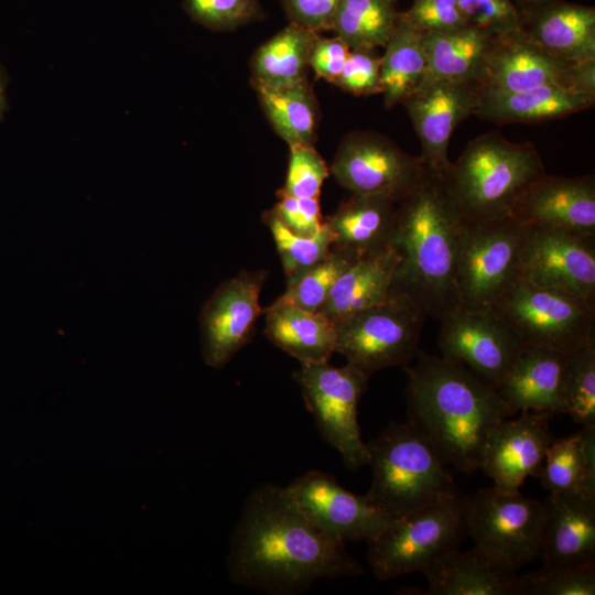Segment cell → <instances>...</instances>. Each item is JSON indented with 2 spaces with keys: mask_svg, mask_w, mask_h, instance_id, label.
I'll list each match as a JSON object with an SVG mask.
<instances>
[{
  "mask_svg": "<svg viewBox=\"0 0 595 595\" xmlns=\"http://www.w3.org/2000/svg\"><path fill=\"white\" fill-rule=\"evenodd\" d=\"M229 578L270 595L307 591L321 578L364 574L361 564L317 528L286 487L261 485L246 499L227 556Z\"/></svg>",
  "mask_w": 595,
  "mask_h": 595,
  "instance_id": "obj_1",
  "label": "cell"
},
{
  "mask_svg": "<svg viewBox=\"0 0 595 595\" xmlns=\"http://www.w3.org/2000/svg\"><path fill=\"white\" fill-rule=\"evenodd\" d=\"M403 367L408 422L447 466L479 469L489 433L511 416L498 390L462 364L421 350Z\"/></svg>",
  "mask_w": 595,
  "mask_h": 595,
  "instance_id": "obj_2",
  "label": "cell"
},
{
  "mask_svg": "<svg viewBox=\"0 0 595 595\" xmlns=\"http://www.w3.org/2000/svg\"><path fill=\"white\" fill-rule=\"evenodd\" d=\"M463 216L443 176L425 166L396 207L391 247L399 256L391 291L436 320L458 306L456 288Z\"/></svg>",
  "mask_w": 595,
  "mask_h": 595,
  "instance_id": "obj_3",
  "label": "cell"
},
{
  "mask_svg": "<svg viewBox=\"0 0 595 595\" xmlns=\"http://www.w3.org/2000/svg\"><path fill=\"white\" fill-rule=\"evenodd\" d=\"M367 444L368 500L394 519L461 495L428 440L409 422L391 423Z\"/></svg>",
  "mask_w": 595,
  "mask_h": 595,
  "instance_id": "obj_4",
  "label": "cell"
},
{
  "mask_svg": "<svg viewBox=\"0 0 595 595\" xmlns=\"http://www.w3.org/2000/svg\"><path fill=\"white\" fill-rule=\"evenodd\" d=\"M544 173L531 142H511L488 132L467 143L444 180L464 218L491 219L511 216L522 192Z\"/></svg>",
  "mask_w": 595,
  "mask_h": 595,
  "instance_id": "obj_5",
  "label": "cell"
},
{
  "mask_svg": "<svg viewBox=\"0 0 595 595\" xmlns=\"http://www.w3.org/2000/svg\"><path fill=\"white\" fill-rule=\"evenodd\" d=\"M466 536V495L461 494L391 519L367 542L368 560L379 581L423 573Z\"/></svg>",
  "mask_w": 595,
  "mask_h": 595,
  "instance_id": "obj_6",
  "label": "cell"
},
{
  "mask_svg": "<svg viewBox=\"0 0 595 595\" xmlns=\"http://www.w3.org/2000/svg\"><path fill=\"white\" fill-rule=\"evenodd\" d=\"M526 234L527 224L513 216L464 218L456 277L458 306L474 311L495 306L520 278Z\"/></svg>",
  "mask_w": 595,
  "mask_h": 595,
  "instance_id": "obj_7",
  "label": "cell"
},
{
  "mask_svg": "<svg viewBox=\"0 0 595 595\" xmlns=\"http://www.w3.org/2000/svg\"><path fill=\"white\" fill-rule=\"evenodd\" d=\"M426 316L405 294L389 296L335 323L336 353L368 378L415 359Z\"/></svg>",
  "mask_w": 595,
  "mask_h": 595,
  "instance_id": "obj_8",
  "label": "cell"
},
{
  "mask_svg": "<svg viewBox=\"0 0 595 595\" xmlns=\"http://www.w3.org/2000/svg\"><path fill=\"white\" fill-rule=\"evenodd\" d=\"M522 346L571 351L595 337V304L519 278L491 309Z\"/></svg>",
  "mask_w": 595,
  "mask_h": 595,
  "instance_id": "obj_9",
  "label": "cell"
},
{
  "mask_svg": "<svg viewBox=\"0 0 595 595\" xmlns=\"http://www.w3.org/2000/svg\"><path fill=\"white\" fill-rule=\"evenodd\" d=\"M293 377L323 439L340 454L346 468L367 465L357 409L369 378L348 363L335 367L328 361L300 364Z\"/></svg>",
  "mask_w": 595,
  "mask_h": 595,
  "instance_id": "obj_10",
  "label": "cell"
},
{
  "mask_svg": "<svg viewBox=\"0 0 595 595\" xmlns=\"http://www.w3.org/2000/svg\"><path fill=\"white\" fill-rule=\"evenodd\" d=\"M477 85L480 90L494 93H519L552 85L595 93V61L560 57L518 29L494 36Z\"/></svg>",
  "mask_w": 595,
  "mask_h": 595,
  "instance_id": "obj_11",
  "label": "cell"
},
{
  "mask_svg": "<svg viewBox=\"0 0 595 595\" xmlns=\"http://www.w3.org/2000/svg\"><path fill=\"white\" fill-rule=\"evenodd\" d=\"M542 501L495 486L466 495V533L517 570L538 558Z\"/></svg>",
  "mask_w": 595,
  "mask_h": 595,
  "instance_id": "obj_12",
  "label": "cell"
},
{
  "mask_svg": "<svg viewBox=\"0 0 595 595\" xmlns=\"http://www.w3.org/2000/svg\"><path fill=\"white\" fill-rule=\"evenodd\" d=\"M425 170L388 137L357 130L342 140L329 173L351 194L386 195L397 203L416 184Z\"/></svg>",
  "mask_w": 595,
  "mask_h": 595,
  "instance_id": "obj_13",
  "label": "cell"
},
{
  "mask_svg": "<svg viewBox=\"0 0 595 595\" xmlns=\"http://www.w3.org/2000/svg\"><path fill=\"white\" fill-rule=\"evenodd\" d=\"M268 275L266 269L242 270L223 281L203 304L199 331L206 365L224 367L251 340L263 313L259 299Z\"/></svg>",
  "mask_w": 595,
  "mask_h": 595,
  "instance_id": "obj_14",
  "label": "cell"
},
{
  "mask_svg": "<svg viewBox=\"0 0 595 595\" xmlns=\"http://www.w3.org/2000/svg\"><path fill=\"white\" fill-rule=\"evenodd\" d=\"M520 278L595 304V236L527 224Z\"/></svg>",
  "mask_w": 595,
  "mask_h": 595,
  "instance_id": "obj_15",
  "label": "cell"
},
{
  "mask_svg": "<svg viewBox=\"0 0 595 595\" xmlns=\"http://www.w3.org/2000/svg\"><path fill=\"white\" fill-rule=\"evenodd\" d=\"M439 321L442 356L497 389L523 347L512 329L493 310L457 306Z\"/></svg>",
  "mask_w": 595,
  "mask_h": 595,
  "instance_id": "obj_16",
  "label": "cell"
},
{
  "mask_svg": "<svg viewBox=\"0 0 595 595\" xmlns=\"http://www.w3.org/2000/svg\"><path fill=\"white\" fill-rule=\"evenodd\" d=\"M286 489L303 513L337 541H370L390 522L366 495L345 489L329 474L310 470Z\"/></svg>",
  "mask_w": 595,
  "mask_h": 595,
  "instance_id": "obj_17",
  "label": "cell"
},
{
  "mask_svg": "<svg viewBox=\"0 0 595 595\" xmlns=\"http://www.w3.org/2000/svg\"><path fill=\"white\" fill-rule=\"evenodd\" d=\"M479 87L469 80H436L422 85L403 101L421 143L424 165L445 177L447 150L455 128L474 115Z\"/></svg>",
  "mask_w": 595,
  "mask_h": 595,
  "instance_id": "obj_18",
  "label": "cell"
},
{
  "mask_svg": "<svg viewBox=\"0 0 595 595\" xmlns=\"http://www.w3.org/2000/svg\"><path fill=\"white\" fill-rule=\"evenodd\" d=\"M489 433L479 469L505 491H518L527 477H539L545 452L554 440L548 412L521 411Z\"/></svg>",
  "mask_w": 595,
  "mask_h": 595,
  "instance_id": "obj_19",
  "label": "cell"
},
{
  "mask_svg": "<svg viewBox=\"0 0 595 595\" xmlns=\"http://www.w3.org/2000/svg\"><path fill=\"white\" fill-rule=\"evenodd\" d=\"M538 558L544 566L595 563V494L549 493L542 501Z\"/></svg>",
  "mask_w": 595,
  "mask_h": 595,
  "instance_id": "obj_20",
  "label": "cell"
},
{
  "mask_svg": "<svg viewBox=\"0 0 595 595\" xmlns=\"http://www.w3.org/2000/svg\"><path fill=\"white\" fill-rule=\"evenodd\" d=\"M511 216L530 225L595 236V177L544 173L522 192Z\"/></svg>",
  "mask_w": 595,
  "mask_h": 595,
  "instance_id": "obj_21",
  "label": "cell"
},
{
  "mask_svg": "<svg viewBox=\"0 0 595 595\" xmlns=\"http://www.w3.org/2000/svg\"><path fill=\"white\" fill-rule=\"evenodd\" d=\"M518 29L533 43L575 62L595 61V8L566 0H521Z\"/></svg>",
  "mask_w": 595,
  "mask_h": 595,
  "instance_id": "obj_22",
  "label": "cell"
},
{
  "mask_svg": "<svg viewBox=\"0 0 595 595\" xmlns=\"http://www.w3.org/2000/svg\"><path fill=\"white\" fill-rule=\"evenodd\" d=\"M569 351L523 346L497 388L510 415L521 411L565 414Z\"/></svg>",
  "mask_w": 595,
  "mask_h": 595,
  "instance_id": "obj_23",
  "label": "cell"
},
{
  "mask_svg": "<svg viewBox=\"0 0 595 595\" xmlns=\"http://www.w3.org/2000/svg\"><path fill=\"white\" fill-rule=\"evenodd\" d=\"M423 574L429 595H523L517 569L477 544L467 551H447Z\"/></svg>",
  "mask_w": 595,
  "mask_h": 595,
  "instance_id": "obj_24",
  "label": "cell"
},
{
  "mask_svg": "<svg viewBox=\"0 0 595 595\" xmlns=\"http://www.w3.org/2000/svg\"><path fill=\"white\" fill-rule=\"evenodd\" d=\"M595 104V93L563 86H543L519 93L479 89L474 116L497 125L533 123L560 119Z\"/></svg>",
  "mask_w": 595,
  "mask_h": 595,
  "instance_id": "obj_25",
  "label": "cell"
},
{
  "mask_svg": "<svg viewBox=\"0 0 595 595\" xmlns=\"http://www.w3.org/2000/svg\"><path fill=\"white\" fill-rule=\"evenodd\" d=\"M396 207L386 195L351 194L324 219L333 247L358 257L391 247Z\"/></svg>",
  "mask_w": 595,
  "mask_h": 595,
  "instance_id": "obj_26",
  "label": "cell"
},
{
  "mask_svg": "<svg viewBox=\"0 0 595 595\" xmlns=\"http://www.w3.org/2000/svg\"><path fill=\"white\" fill-rule=\"evenodd\" d=\"M398 262L392 247L359 257L337 278L318 312L336 323L385 301Z\"/></svg>",
  "mask_w": 595,
  "mask_h": 595,
  "instance_id": "obj_27",
  "label": "cell"
},
{
  "mask_svg": "<svg viewBox=\"0 0 595 595\" xmlns=\"http://www.w3.org/2000/svg\"><path fill=\"white\" fill-rule=\"evenodd\" d=\"M262 314L266 337L300 364L325 363L336 353L335 323L322 313L271 303Z\"/></svg>",
  "mask_w": 595,
  "mask_h": 595,
  "instance_id": "obj_28",
  "label": "cell"
},
{
  "mask_svg": "<svg viewBox=\"0 0 595 595\" xmlns=\"http://www.w3.org/2000/svg\"><path fill=\"white\" fill-rule=\"evenodd\" d=\"M423 34L426 72L421 86L436 80L478 83L494 34L474 26Z\"/></svg>",
  "mask_w": 595,
  "mask_h": 595,
  "instance_id": "obj_29",
  "label": "cell"
},
{
  "mask_svg": "<svg viewBox=\"0 0 595 595\" xmlns=\"http://www.w3.org/2000/svg\"><path fill=\"white\" fill-rule=\"evenodd\" d=\"M318 35L289 22L253 53L250 62L251 84L282 88L307 79L306 69Z\"/></svg>",
  "mask_w": 595,
  "mask_h": 595,
  "instance_id": "obj_30",
  "label": "cell"
},
{
  "mask_svg": "<svg viewBox=\"0 0 595 595\" xmlns=\"http://www.w3.org/2000/svg\"><path fill=\"white\" fill-rule=\"evenodd\" d=\"M252 87L272 129L289 147L314 145L318 107L309 79L282 88Z\"/></svg>",
  "mask_w": 595,
  "mask_h": 595,
  "instance_id": "obj_31",
  "label": "cell"
},
{
  "mask_svg": "<svg viewBox=\"0 0 595 595\" xmlns=\"http://www.w3.org/2000/svg\"><path fill=\"white\" fill-rule=\"evenodd\" d=\"M423 35L400 17L394 32L385 45L380 61V82L387 109L403 104L424 79L426 56Z\"/></svg>",
  "mask_w": 595,
  "mask_h": 595,
  "instance_id": "obj_32",
  "label": "cell"
},
{
  "mask_svg": "<svg viewBox=\"0 0 595 595\" xmlns=\"http://www.w3.org/2000/svg\"><path fill=\"white\" fill-rule=\"evenodd\" d=\"M549 493L595 494V426L554 437L549 445L539 476Z\"/></svg>",
  "mask_w": 595,
  "mask_h": 595,
  "instance_id": "obj_33",
  "label": "cell"
},
{
  "mask_svg": "<svg viewBox=\"0 0 595 595\" xmlns=\"http://www.w3.org/2000/svg\"><path fill=\"white\" fill-rule=\"evenodd\" d=\"M400 13L397 0H339L332 31L350 50L385 47Z\"/></svg>",
  "mask_w": 595,
  "mask_h": 595,
  "instance_id": "obj_34",
  "label": "cell"
},
{
  "mask_svg": "<svg viewBox=\"0 0 595 595\" xmlns=\"http://www.w3.org/2000/svg\"><path fill=\"white\" fill-rule=\"evenodd\" d=\"M358 258L355 253L332 246L322 260L286 281L284 292L273 304L318 312L337 278Z\"/></svg>",
  "mask_w": 595,
  "mask_h": 595,
  "instance_id": "obj_35",
  "label": "cell"
},
{
  "mask_svg": "<svg viewBox=\"0 0 595 595\" xmlns=\"http://www.w3.org/2000/svg\"><path fill=\"white\" fill-rule=\"evenodd\" d=\"M262 221L272 235L286 281L322 260L332 249L333 238L324 220L322 229L312 237L291 231L272 208L263 212Z\"/></svg>",
  "mask_w": 595,
  "mask_h": 595,
  "instance_id": "obj_36",
  "label": "cell"
},
{
  "mask_svg": "<svg viewBox=\"0 0 595 595\" xmlns=\"http://www.w3.org/2000/svg\"><path fill=\"white\" fill-rule=\"evenodd\" d=\"M565 414L595 426V337L569 351Z\"/></svg>",
  "mask_w": 595,
  "mask_h": 595,
  "instance_id": "obj_37",
  "label": "cell"
},
{
  "mask_svg": "<svg viewBox=\"0 0 595 595\" xmlns=\"http://www.w3.org/2000/svg\"><path fill=\"white\" fill-rule=\"evenodd\" d=\"M523 595H594L595 563L542 566L520 576Z\"/></svg>",
  "mask_w": 595,
  "mask_h": 595,
  "instance_id": "obj_38",
  "label": "cell"
},
{
  "mask_svg": "<svg viewBox=\"0 0 595 595\" xmlns=\"http://www.w3.org/2000/svg\"><path fill=\"white\" fill-rule=\"evenodd\" d=\"M187 15L212 31H232L262 19L261 0H183Z\"/></svg>",
  "mask_w": 595,
  "mask_h": 595,
  "instance_id": "obj_39",
  "label": "cell"
},
{
  "mask_svg": "<svg viewBox=\"0 0 595 595\" xmlns=\"http://www.w3.org/2000/svg\"><path fill=\"white\" fill-rule=\"evenodd\" d=\"M329 166L314 145L289 147V162L284 185L279 188L298 198H320Z\"/></svg>",
  "mask_w": 595,
  "mask_h": 595,
  "instance_id": "obj_40",
  "label": "cell"
},
{
  "mask_svg": "<svg viewBox=\"0 0 595 595\" xmlns=\"http://www.w3.org/2000/svg\"><path fill=\"white\" fill-rule=\"evenodd\" d=\"M400 17L422 33H446L470 26L457 0H413Z\"/></svg>",
  "mask_w": 595,
  "mask_h": 595,
  "instance_id": "obj_41",
  "label": "cell"
},
{
  "mask_svg": "<svg viewBox=\"0 0 595 595\" xmlns=\"http://www.w3.org/2000/svg\"><path fill=\"white\" fill-rule=\"evenodd\" d=\"M380 61L375 50H350L334 85L355 96L381 94Z\"/></svg>",
  "mask_w": 595,
  "mask_h": 595,
  "instance_id": "obj_42",
  "label": "cell"
},
{
  "mask_svg": "<svg viewBox=\"0 0 595 595\" xmlns=\"http://www.w3.org/2000/svg\"><path fill=\"white\" fill-rule=\"evenodd\" d=\"M457 4L470 26L494 35L518 30L511 0H457Z\"/></svg>",
  "mask_w": 595,
  "mask_h": 595,
  "instance_id": "obj_43",
  "label": "cell"
},
{
  "mask_svg": "<svg viewBox=\"0 0 595 595\" xmlns=\"http://www.w3.org/2000/svg\"><path fill=\"white\" fill-rule=\"evenodd\" d=\"M278 201L272 210L294 234L305 237L316 235L323 227L318 198H298L277 192Z\"/></svg>",
  "mask_w": 595,
  "mask_h": 595,
  "instance_id": "obj_44",
  "label": "cell"
},
{
  "mask_svg": "<svg viewBox=\"0 0 595 595\" xmlns=\"http://www.w3.org/2000/svg\"><path fill=\"white\" fill-rule=\"evenodd\" d=\"M289 22L313 32L332 31L339 0H280Z\"/></svg>",
  "mask_w": 595,
  "mask_h": 595,
  "instance_id": "obj_45",
  "label": "cell"
},
{
  "mask_svg": "<svg viewBox=\"0 0 595 595\" xmlns=\"http://www.w3.org/2000/svg\"><path fill=\"white\" fill-rule=\"evenodd\" d=\"M349 53V46L338 36L318 35L311 52L309 66L318 78L334 85Z\"/></svg>",
  "mask_w": 595,
  "mask_h": 595,
  "instance_id": "obj_46",
  "label": "cell"
},
{
  "mask_svg": "<svg viewBox=\"0 0 595 595\" xmlns=\"http://www.w3.org/2000/svg\"><path fill=\"white\" fill-rule=\"evenodd\" d=\"M7 76L3 67L0 64V120L3 118V113L7 110Z\"/></svg>",
  "mask_w": 595,
  "mask_h": 595,
  "instance_id": "obj_47",
  "label": "cell"
},
{
  "mask_svg": "<svg viewBox=\"0 0 595 595\" xmlns=\"http://www.w3.org/2000/svg\"><path fill=\"white\" fill-rule=\"evenodd\" d=\"M519 1H521V0H511V2L513 3V6H515L517 2H519Z\"/></svg>",
  "mask_w": 595,
  "mask_h": 595,
  "instance_id": "obj_48",
  "label": "cell"
}]
</instances>
